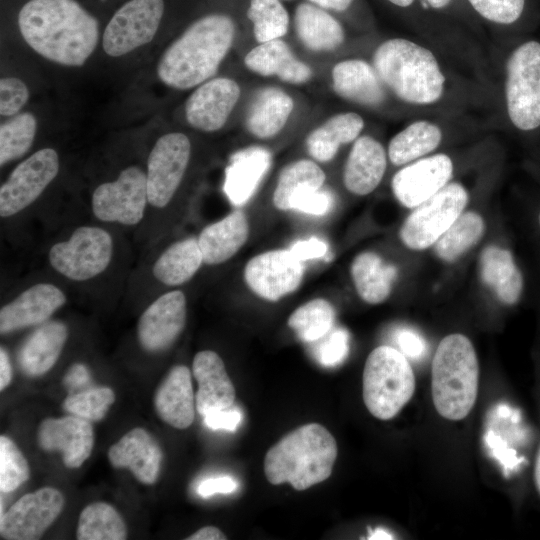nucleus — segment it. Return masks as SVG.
Returning <instances> with one entry per match:
<instances>
[{"mask_svg": "<svg viewBox=\"0 0 540 540\" xmlns=\"http://www.w3.org/2000/svg\"><path fill=\"white\" fill-rule=\"evenodd\" d=\"M246 96L239 80L219 73L189 92L181 107L183 124L203 134L220 132L241 114Z\"/></svg>", "mask_w": 540, "mask_h": 540, "instance_id": "9d476101", "label": "nucleus"}, {"mask_svg": "<svg viewBox=\"0 0 540 540\" xmlns=\"http://www.w3.org/2000/svg\"><path fill=\"white\" fill-rule=\"evenodd\" d=\"M428 5L434 9H441L447 6L452 0H426Z\"/></svg>", "mask_w": 540, "mask_h": 540, "instance_id": "680f3d73", "label": "nucleus"}, {"mask_svg": "<svg viewBox=\"0 0 540 540\" xmlns=\"http://www.w3.org/2000/svg\"><path fill=\"white\" fill-rule=\"evenodd\" d=\"M114 401L115 393L111 388L95 387L71 393L63 406L70 414L92 422L103 419Z\"/></svg>", "mask_w": 540, "mask_h": 540, "instance_id": "37998d69", "label": "nucleus"}, {"mask_svg": "<svg viewBox=\"0 0 540 540\" xmlns=\"http://www.w3.org/2000/svg\"><path fill=\"white\" fill-rule=\"evenodd\" d=\"M387 1L399 7H408L413 3L414 0H387Z\"/></svg>", "mask_w": 540, "mask_h": 540, "instance_id": "0e129e2a", "label": "nucleus"}, {"mask_svg": "<svg viewBox=\"0 0 540 540\" xmlns=\"http://www.w3.org/2000/svg\"><path fill=\"white\" fill-rule=\"evenodd\" d=\"M335 310L331 303L316 298L295 309L288 318V326L300 340L311 343L320 340L333 328Z\"/></svg>", "mask_w": 540, "mask_h": 540, "instance_id": "79ce46f5", "label": "nucleus"}, {"mask_svg": "<svg viewBox=\"0 0 540 540\" xmlns=\"http://www.w3.org/2000/svg\"><path fill=\"white\" fill-rule=\"evenodd\" d=\"M326 173L313 159H299L284 166L277 177L273 204L281 210H294L307 195L321 189Z\"/></svg>", "mask_w": 540, "mask_h": 540, "instance_id": "72a5a7b5", "label": "nucleus"}, {"mask_svg": "<svg viewBox=\"0 0 540 540\" xmlns=\"http://www.w3.org/2000/svg\"><path fill=\"white\" fill-rule=\"evenodd\" d=\"M338 454L333 435L318 423L298 427L272 446L264 472L273 485L285 482L299 491L330 477Z\"/></svg>", "mask_w": 540, "mask_h": 540, "instance_id": "39448f33", "label": "nucleus"}, {"mask_svg": "<svg viewBox=\"0 0 540 540\" xmlns=\"http://www.w3.org/2000/svg\"><path fill=\"white\" fill-rule=\"evenodd\" d=\"M163 453L151 434L140 427L128 431L108 450V459L115 468L129 469L143 484L156 482Z\"/></svg>", "mask_w": 540, "mask_h": 540, "instance_id": "bb28decb", "label": "nucleus"}, {"mask_svg": "<svg viewBox=\"0 0 540 540\" xmlns=\"http://www.w3.org/2000/svg\"><path fill=\"white\" fill-rule=\"evenodd\" d=\"M333 196L323 187L304 197L294 210L314 216L325 215L333 205Z\"/></svg>", "mask_w": 540, "mask_h": 540, "instance_id": "09e8293b", "label": "nucleus"}, {"mask_svg": "<svg viewBox=\"0 0 540 540\" xmlns=\"http://www.w3.org/2000/svg\"><path fill=\"white\" fill-rule=\"evenodd\" d=\"M364 126V119L356 112L333 114L308 133L307 153L317 163L330 162L341 146L353 143L361 135Z\"/></svg>", "mask_w": 540, "mask_h": 540, "instance_id": "7c9ffc66", "label": "nucleus"}, {"mask_svg": "<svg viewBox=\"0 0 540 540\" xmlns=\"http://www.w3.org/2000/svg\"><path fill=\"white\" fill-rule=\"evenodd\" d=\"M482 283L506 306L518 304L525 292L526 278L513 252L498 245L485 247L478 260Z\"/></svg>", "mask_w": 540, "mask_h": 540, "instance_id": "393cba45", "label": "nucleus"}, {"mask_svg": "<svg viewBox=\"0 0 540 540\" xmlns=\"http://www.w3.org/2000/svg\"><path fill=\"white\" fill-rule=\"evenodd\" d=\"M203 264L197 238L178 240L167 247L153 264L154 277L167 286L189 281Z\"/></svg>", "mask_w": 540, "mask_h": 540, "instance_id": "c9c22d12", "label": "nucleus"}, {"mask_svg": "<svg viewBox=\"0 0 540 540\" xmlns=\"http://www.w3.org/2000/svg\"><path fill=\"white\" fill-rule=\"evenodd\" d=\"M68 338L61 321H46L25 340L18 353L21 369L29 376H41L57 362Z\"/></svg>", "mask_w": 540, "mask_h": 540, "instance_id": "473e14b6", "label": "nucleus"}, {"mask_svg": "<svg viewBox=\"0 0 540 540\" xmlns=\"http://www.w3.org/2000/svg\"><path fill=\"white\" fill-rule=\"evenodd\" d=\"M289 249L297 259L305 262L324 256L328 251V245L324 241L313 237L297 241Z\"/></svg>", "mask_w": 540, "mask_h": 540, "instance_id": "603ef678", "label": "nucleus"}, {"mask_svg": "<svg viewBox=\"0 0 540 540\" xmlns=\"http://www.w3.org/2000/svg\"><path fill=\"white\" fill-rule=\"evenodd\" d=\"M304 272V262L290 249H276L252 257L244 268V280L258 297L274 302L296 291Z\"/></svg>", "mask_w": 540, "mask_h": 540, "instance_id": "f3484780", "label": "nucleus"}, {"mask_svg": "<svg viewBox=\"0 0 540 540\" xmlns=\"http://www.w3.org/2000/svg\"><path fill=\"white\" fill-rule=\"evenodd\" d=\"M248 236V219L241 210L207 225L197 237L203 263L218 265L228 261L243 247Z\"/></svg>", "mask_w": 540, "mask_h": 540, "instance_id": "2f4dec72", "label": "nucleus"}, {"mask_svg": "<svg viewBox=\"0 0 540 540\" xmlns=\"http://www.w3.org/2000/svg\"><path fill=\"white\" fill-rule=\"evenodd\" d=\"M396 342L406 357L412 359L421 358L426 351V342L424 338L412 329H401L396 333Z\"/></svg>", "mask_w": 540, "mask_h": 540, "instance_id": "3c124183", "label": "nucleus"}, {"mask_svg": "<svg viewBox=\"0 0 540 540\" xmlns=\"http://www.w3.org/2000/svg\"><path fill=\"white\" fill-rule=\"evenodd\" d=\"M479 364L470 339L460 333L445 336L432 360L431 393L438 414L451 421L464 419L475 405Z\"/></svg>", "mask_w": 540, "mask_h": 540, "instance_id": "423d86ee", "label": "nucleus"}, {"mask_svg": "<svg viewBox=\"0 0 540 540\" xmlns=\"http://www.w3.org/2000/svg\"><path fill=\"white\" fill-rule=\"evenodd\" d=\"M387 159V151L377 139L370 135H360L353 142L345 162V188L358 196L373 192L384 177Z\"/></svg>", "mask_w": 540, "mask_h": 540, "instance_id": "cd10ccee", "label": "nucleus"}, {"mask_svg": "<svg viewBox=\"0 0 540 540\" xmlns=\"http://www.w3.org/2000/svg\"><path fill=\"white\" fill-rule=\"evenodd\" d=\"M439 126L418 120L406 126L389 141L387 155L395 166L409 164L434 151L441 143Z\"/></svg>", "mask_w": 540, "mask_h": 540, "instance_id": "e433bc0d", "label": "nucleus"}, {"mask_svg": "<svg viewBox=\"0 0 540 540\" xmlns=\"http://www.w3.org/2000/svg\"><path fill=\"white\" fill-rule=\"evenodd\" d=\"M243 65L252 74L291 86L306 85L314 77L312 66L297 56L285 38L254 44L244 53Z\"/></svg>", "mask_w": 540, "mask_h": 540, "instance_id": "aec40b11", "label": "nucleus"}, {"mask_svg": "<svg viewBox=\"0 0 540 540\" xmlns=\"http://www.w3.org/2000/svg\"><path fill=\"white\" fill-rule=\"evenodd\" d=\"M329 12L341 13L346 11L354 0H306Z\"/></svg>", "mask_w": 540, "mask_h": 540, "instance_id": "4d7b16f0", "label": "nucleus"}, {"mask_svg": "<svg viewBox=\"0 0 540 540\" xmlns=\"http://www.w3.org/2000/svg\"><path fill=\"white\" fill-rule=\"evenodd\" d=\"M28 84L19 76L2 75L0 78V116L10 118L22 112L30 100Z\"/></svg>", "mask_w": 540, "mask_h": 540, "instance_id": "49530a36", "label": "nucleus"}, {"mask_svg": "<svg viewBox=\"0 0 540 540\" xmlns=\"http://www.w3.org/2000/svg\"><path fill=\"white\" fill-rule=\"evenodd\" d=\"M12 14L21 41L56 66L81 68L100 48L104 24L80 0H19Z\"/></svg>", "mask_w": 540, "mask_h": 540, "instance_id": "f03ea898", "label": "nucleus"}, {"mask_svg": "<svg viewBox=\"0 0 540 540\" xmlns=\"http://www.w3.org/2000/svg\"><path fill=\"white\" fill-rule=\"evenodd\" d=\"M331 89L340 99L368 108L380 107L387 90L373 65L364 59L349 58L336 62L330 71Z\"/></svg>", "mask_w": 540, "mask_h": 540, "instance_id": "5701e85b", "label": "nucleus"}, {"mask_svg": "<svg viewBox=\"0 0 540 540\" xmlns=\"http://www.w3.org/2000/svg\"><path fill=\"white\" fill-rule=\"evenodd\" d=\"M484 232L485 222L479 213L462 212L433 245L435 254L441 261L453 263L472 249Z\"/></svg>", "mask_w": 540, "mask_h": 540, "instance_id": "4c0bfd02", "label": "nucleus"}, {"mask_svg": "<svg viewBox=\"0 0 540 540\" xmlns=\"http://www.w3.org/2000/svg\"><path fill=\"white\" fill-rule=\"evenodd\" d=\"M271 151L251 145L234 152L225 169L223 190L234 206H243L256 193L272 166Z\"/></svg>", "mask_w": 540, "mask_h": 540, "instance_id": "a878e982", "label": "nucleus"}, {"mask_svg": "<svg viewBox=\"0 0 540 540\" xmlns=\"http://www.w3.org/2000/svg\"><path fill=\"white\" fill-rule=\"evenodd\" d=\"M189 133L171 129L153 141L146 160L148 204L156 209L172 203L188 176L193 157Z\"/></svg>", "mask_w": 540, "mask_h": 540, "instance_id": "1a4fd4ad", "label": "nucleus"}, {"mask_svg": "<svg viewBox=\"0 0 540 540\" xmlns=\"http://www.w3.org/2000/svg\"><path fill=\"white\" fill-rule=\"evenodd\" d=\"M65 303L64 292L54 284H34L1 307L0 332L7 334L42 324Z\"/></svg>", "mask_w": 540, "mask_h": 540, "instance_id": "4be33fe9", "label": "nucleus"}, {"mask_svg": "<svg viewBox=\"0 0 540 540\" xmlns=\"http://www.w3.org/2000/svg\"><path fill=\"white\" fill-rule=\"evenodd\" d=\"M37 116L31 111H22L6 118L0 125V166L25 156L32 148L38 132Z\"/></svg>", "mask_w": 540, "mask_h": 540, "instance_id": "a19ab883", "label": "nucleus"}, {"mask_svg": "<svg viewBox=\"0 0 540 540\" xmlns=\"http://www.w3.org/2000/svg\"><path fill=\"white\" fill-rule=\"evenodd\" d=\"M315 349L318 362L325 367L341 364L349 352V334L345 329H336L325 335Z\"/></svg>", "mask_w": 540, "mask_h": 540, "instance_id": "de8ad7c7", "label": "nucleus"}, {"mask_svg": "<svg viewBox=\"0 0 540 540\" xmlns=\"http://www.w3.org/2000/svg\"><path fill=\"white\" fill-rule=\"evenodd\" d=\"M246 18L255 44L285 38L290 29V15L282 0H249Z\"/></svg>", "mask_w": 540, "mask_h": 540, "instance_id": "58836bf2", "label": "nucleus"}, {"mask_svg": "<svg viewBox=\"0 0 540 540\" xmlns=\"http://www.w3.org/2000/svg\"><path fill=\"white\" fill-rule=\"evenodd\" d=\"M193 376L198 382L195 396L196 409L202 416L230 408L235 400V388L230 380L224 362L214 351L198 352L192 364Z\"/></svg>", "mask_w": 540, "mask_h": 540, "instance_id": "c85d7f7f", "label": "nucleus"}, {"mask_svg": "<svg viewBox=\"0 0 540 540\" xmlns=\"http://www.w3.org/2000/svg\"><path fill=\"white\" fill-rule=\"evenodd\" d=\"M371 64L386 90L403 102L429 105L443 95L445 76L429 49L404 38H391L374 50Z\"/></svg>", "mask_w": 540, "mask_h": 540, "instance_id": "20e7f679", "label": "nucleus"}, {"mask_svg": "<svg viewBox=\"0 0 540 540\" xmlns=\"http://www.w3.org/2000/svg\"><path fill=\"white\" fill-rule=\"evenodd\" d=\"M474 10L488 21L511 25L524 14L526 0H468Z\"/></svg>", "mask_w": 540, "mask_h": 540, "instance_id": "a18cd8bd", "label": "nucleus"}, {"mask_svg": "<svg viewBox=\"0 0 540 540\" xmlns=\"http://www.w3.org/2000/svg\"><path fill=\"white\" fill-rule=\"evenodd\" d=\"M534 482L540 494V447L538 449L534 465Z\"/></svg>", "mask_w": 540, "mask_h": 540, "instance_id": "bf43d9fd", "label": "nucleus"}, {"mask_svg": "<svg viewBox=\"0 0 540 540\" xmlns=\"http://www.w3.org/2000/svg\"><path fill=\"white\" fill-rule=\"evenodd\" d=\"M39 446L45 451H60L68 468L80 467L94 445L91 422L78 416L44 419L37 432Z\"/></svg>", "mask_w": 540, "mask_h": 540, "instance_id": "412c9836", "label": "nucleus"}, {"mask_svg": "<svg viewBox=\"0 0 540 540\" xmlns=\"http://www.w3.org/2000/svg\"><path fill=\"white\" fill-rule=\"evenodd\" d=\"M158 416L176 429H186L194 421L196 400L188 367L176 365L170 369L154 396Z\"/></svg>", "mask_w": 540, "mask_h": 540, "instance_id": "c756f323", "label": "nucleus"}, {"mask_svg": "<svg viewBox=\"0 0 540 540\" xmlns=\"http://www.w3.org/2000/svg\"><path fill=\"white\" fill-rule=\"evenodd\" d=\"M298 100L284 87L262 85L248 93L240 120L246 133L259 141H268L293 125Z\"/></svg>", "mask_w": 540, "mask_h": 540, "instance_id": "2eb2a0df", "label": "nucleus"}, {"mask_svg": "<svg viewBox=\"0 0 540 540\" xmlns=\"http://www.w3.org/2000/svg\"><path fill=\"white\" fill-rule=\"evenodd\" d=\"M504 97L511 125L521 133L540 131V41L517 43L505 64Z\"/></svg>", "mask_w": 540, "mask_h": 540, "instance_id": "6e6552de", "label": "nucleus"}, {"mask_svg": "<svg viewBox=\"0 0 540 540\" xmlns=\"http://www.w3.org/2000/svg\"><path fill=\"white\" fill-rule=\"evenodd\" d=\"M452 174L453 162L448 155L423 157L395 173L392 192L401 205L413 209L447 185Z\"/></svg>", "mask_w": 540, "mask_h": 540, "instance_id": "6ab92c4d", "label": "nucleus"}, {"mask_svg": "<svg viewBox=\"0 0 540 540\" xmlns=\"http://www.w3.org/2000/svg\"><path fill=\"white\" fill-rule=\"evenodd\" d=\"M238 483L229 476H222L203 480L197 487L201 497H209L217 493L228 494L235 491Z\"/></svg>", "mask_w": 540, "mask_h": 540, "instance_id": "864d4df0", "label": "nucleus"}, {"mask_svg": "<svg viewBox=\"0 0 540 540\" xmlns=\"http://www.w3.org/2000/svg\"><path fill=\"white\" fill-rule=\"evenodd\" d=\"M213 0L190 14L172 35L153 66V80L169 92H190L218 75L231 52L240 46L238 19Z\"/></svg>", "mask_w": 540, "mask_h": 540, "instance_id": "f257e3e1", "label": "nucleus"}, {"mask_svg": "<svg viewBox=\"0 0 540 540\" xmlns=\"http://www.w3.org/2000/svg\"><path fill=\"white\" fill-rule=\"evenodd\" d=\"M394 537L389 532L385 531L382 528H377L374 530L368 539H393Z\"/></svg>", "mask_w": 540, "mask_h": 540, "instance_id": "052dcab7", "label": "nucleus"}, {"mask_svg": "<svg viewBox=\"0 0 540 540\" xmlns=\"http://www.w3.org/2000/svg\"><path fill=\"white\" fill-rule=\"evenodd\" d=\"M350 274L360 298L375 305L389 297L397 269L374 252H362L353 259Z\"/></svg>", "mask_w": 540, "mask_h": 540, "instance_id": "f704fd0d", "label": "nucleus"}, {"mask_svg": "<svg viewBox=\"0 0 540 540\" xmlns=\"http://www.w3.org/2000/svg\"><path fill=\"white\" fill-rule=\"evenodd\" d=\"M30 476L28 462L12 439L0 436V490L9 493L16 490Z\"/></svg>", "mask_w": 540, "mask_h": 540, "instance_id": "c03bdc74", "label": "nucleus"}, {"mask_svg": "<svg viewBox=\"0 0 540 540\" xmlns=\"http://www.w3.org/2000/svg\"><path fill=\"white\" fill-rule=\"evenodd\" d=\"M59 171L60 156L52 147H43L19 162L0 187V216H14L34 203Z\"/></svg>", "mask_w": 540, "mask_h": 540, "instance_id": "4468645a", "label": "nucleus"}, {"mask_svg": "<svg viewBox=\"0 0 540 540\" xmlns=\"http://www.w3.org/2000/svg\"><path fill=\"white\" fill-rule=\"evenodd\" d=\"M192 11L186 0H124L104 23L99 50L112 61L131 60L174 35Z\"/></svg>", "mask_w": 540, "mask_h": 540, "instance_id": "7ed1b4c3", "label": "nucleus"}, {"mask_svg": "<svg viewBox=\"0 0 540 540\" xmlns=\"http://www.w3.org/2000/svg\"><path fill=\"white\" fill-rule=\"evenodd\" d=\"M148 205L146 169L130 164L117 176L97 185L91 196L94 216L126 226L138 224Z\"/></svg>", "mask_w": 540, "mask_h": 540, "instance_id": "ddd939ff", "label": "nucleus"}, {"mask_svg": "<svg viewBox=\"0 0 540 540\" xmlns=\"http://www.w3.org/2000/svg\"><path fill=\"white\" fill-rule=\"evenodd\" d=\"M533 221H534L535 228L537 229V231H538V233L540 235V204L537 207L536 211L534 212Z\"/></svg>", "mask_w": 540, "mask_h": 540, "instance_id": "e2e57ef3", "label": "nucleus"}, {"mask_svg": "<svg viewBox=\"0 0 540 540\" xmlns=\"http://www.w3.org/2000/svg\"><path fill=\"white\" fill-rule=\"evenodd\" d=\"M187 540H225L227 537L217 527L206 526L186 538Z\"/></svg>", "mask_w": 540, "mask_h": 540, "instance_id": "13d9d810", "label": "nucleus"}, {"mask_svg": "<svg viewBox=\"0 0 540 540\" xmlns=\"http://www.w3.org/2000/svg\"><path fill=\"white\" fill-rule=\"evenodd\" d=\"M292 24L299 45L313 55L336 52L346 40L341 22L331 12L306 0L296 5Z\"/></svg>", "mask_w": 540, "mask_h": 540, "instance_id": "b1692460", "label": "nucleus"}, {"mask_svg": "<svg viewBox=\"0 0 540 540\" xmlns=\"http://www.w3.org/2000/svg\"><path fill=\"white\" fill-rule=\"evenodd\" d=\"M113 240L103 228L81 226L68 240L53 244L49 263L58 273L73 281H86L101 274L110 264Z\"/></svg>", "mask_w": 540, "mask_h": 540, "instance_id": "f8f14e48", "label": "nucleus"}, {"mask_svg": "<svg viewBox=\"0 0 540 540\" xmlns=\"http://www.w3.org/2000/svg\"><path fill=\"white\" fill-rule=\"evenodd\" d=\"M204 424L212 430H226L234 432L237 430L242 415L238 409H220L211 411L204 416Z\"/></svg>", "mask_w": 540, "mask_h": 540, "instance_id": "8fccbe9b", "label": "nucleus"}, {"mask_svg": "<svg viewBox=\"0 0 540 540\" xmlns=\"http://www.w3.org/2000/svg\"><path fill=\"white\" fill-rule=\"evenodd\" d=\"M187 320V302L184 293L172 290L160 295L141 314L137 324V337L148 352L169 348L183 331Z\"/></svg>", "mask_w": 540, "mask_h": 540, "instance_id": "a211bd4d", "label": "nucleus"}, {"mask_svg": "<svg viewBox=\"0 0 540 540\" xmlns=\"http://www.w3.org/2000/svg\"><path fill=\"white\" fill-rule=\"evenodd\" d=\"M12 380V366L6 350L0 348V390H4Z\"/></svg>", "mask_w": 540, "mask_h": 540, "instance_id": "6e6d98bb", "label": "nucleus"}, {"mask_svg": "<svg viewBox=\"0 0 540 540\" xmlns=\"http://www.w3.org/2000/svg\"><path fill=\"white\" fill-rule=\"evenodd\" d=\"M363 401L375 418L390 420L410 401L415 375L398 349L381 345L368 355L363 370Z\"/></svg>", "mask_w": 540, "mask_h": 540, "instance_id": "0eeeda50", "label": "nucleus"}, {"mask_svg": "<svg viewBox=\"0 0 540 540\" xmlns=\"http://www.w3.org/2000/svg\"><path fill=\"white\" fill-rule=\"evenodd\" d=\"M76 538L78 540H123L126 524L117 510L108 503L94 502L81 512Z\"/></svg>", "mask_w": 540, "mask_h": 540, "instance_id": "ea45409f", "label": "nucleus"}, {"mask_svg": "<svg viewBox=\"0 0 540 540\" xmlns=\"http://www.w3.org/2000/svg\"><path fill=\"white\" fill-rule=\"evenodd\" d=\"M90 372L81 363H74L69 367L63 378V384L72 392L86 386L90 382Z\"/></svg>", "mask_w": 540, "mask_h": 540, "instance_id": "5fc2aeb1", "label": "nucleus"}, {"mask_svg": "<svg viewBox=\"0 0 540 540\" xmlns=\"http://www.w3.org/2000/svg\"><path fill=\"white\" fill-rule=\"evenodd\" d=\"M466 188L452 182L415 208L404 220L399 236L411 250L421 251L433 246L468 203Z\"/></svg>", "mask_w": 540, "mask_h": 540, "instance_id": "9b49d317", "label": "nucleus"}, {"mask_svg": "<svg viewBox=\"0 0 540 540\" xmlns=\"http://www.w3.org/2000/svg\"><path fill=\"white\" fill-rule=\"evenodd\" d=\"M65 505L63 494L53 487H42L18 499L7 512L1 501L0 533L9 540H36L47 531Z\"/></svg>", "mask_w": 540, "mask_h": 540, "instance_id": "dca6fc26", "label": "nucleus"}]
</instances>
